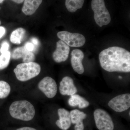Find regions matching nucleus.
<instances>
[{
  "label": "nucleus",
  "mask_w": 130,
  "mask_h": 130,
  "mask_svg": "<svg viewBox=\"0 0 130 130\" xmlns=\"http://www.w3.org/2000/svg\"><path fill=\"white\" fill-rule=\"evenodd\" d=\"M99 60L101 67L107 71L130 72V53L123 48L113 46L103 50Z\"/></svg>",
  "instance_id": "obj_1"
},
{
  "label": "nucleus",
  "mask_w": 130,
  "mask_h": 130,
  "mask_svg": "<svg viewBox=\"0 0 130 130\" xmlns=\"http://www.w3.org/2000/svg\"><path fill=\"white\" fill-rule=\"evenodd\" d=\"M10 115L12 118L24 121H29L35 117L36 111L35 107L26 100L14 101L9 108Z\"/></svg>",
  "instance_id": "obj_2"
},
{
  "label": "nucleus",
  "mask_w": 130,
  "mask_h": 130,
  "mask_svg": "<svg viewBox=\"0 0 130 130\" xmlns=\"http://www.w3.org/2000/svg\"><path fill=\"white\" fill-rule=\"evenodd\" d=\"M41 71L40 65L34 61L19 64L13 70L16 78L22 82L28 81L37 76Z\"/></svg>",
  "instance_id": "obj_3"
},
{
  "label": "nucleus",
  "mask_w": 130,
  "mask_h": 130,
  "mask_svg": "<svg viewBox=\"0 0 130 130\" xmlns=\"http://www.w3.org/2000/svg\"><path fill=\"white\" fill-rule=\"evenodd\" d=\"M91 6L94 13V19L98 25L101 27L110 23L111 16L105 6L104 0H92Z\"/></svg>",
  "instance_id": "obj_4"
},
{
  "label": "nucleus",
  "mask_w": 130,
  "mask_h": 130,
  "mask_svg": "<svg viewBox=\"0 0 130 130\" xmlns=\"http://www.w3.org/2000/svg\"><path fill=\"white\" fill-rule=\"evenodd\" d=\"M96 126L99 130H113V121L109 114L103 109H96L94 113Z\"/></svg>",
  "instance_id": "obj_5"
},
{
  "label": "nucleus",
  "mask_w": 130,
  "mask_h": 130,
  "mask_svg": "<svg viewBox=\"0 0 130 130\" xmlns=\"http://www.w3.org/2000/svg\"><path fill=\"white\" fill-rule=\"evenodd\" d=\"M57 36L68 46L72 47L82 46L86 42L85 37L79 33L61 31L58 32Z\"/></svg>",
  "instance_id": "obj_6"
},
{
  "label": "nucleus",
  "mask_w": 130,
  "mask_h": 130,
  "mask_svg": "<svg viewBox=\"0 0 130 130\" xmlns=\"http://www.w3.org/2000/svg\"><path fill=\"white\" fill-rule=\"evenodd\" d=\"M108 106L116 112L126 111L130 107V94H123L113 98L108 102Z\"/></svg>",
  "instance_id": "obj_7"
},
{
  "label": "nucleus",
  "mask_w": 130,
  "mask_h": 130,
  "mask_svg": "<svg viewBox=\"0 0 130 130\" xmlns=\"http://www.w3.org/2000/svg\"><path fill=\"white\" fill-rule=\"evenodd\" d=\"M38 88L49 98L54 97L58 91L56 81L50 77H44L41 80L38 84Z\"/></svg>",
  "instance_id": "obj_8"
},
{
  "label": "nucleus",
  "mask_w": 130,
  "mask_h": 130,
  "mask_svg": "<svg viewBox=\"0 0 130 130\" xmlns=\"http://www.w3.org/2000/svg\"><path fill=\"white\" fill-rule=\"evenodd\" d=\"M70 52L69 46L61 40L56 42V50L53 53L54 60L57 63L64 62L67 60Z\"/></svg>",
  "instance_id": "obj_9"
},
{
  "label": "nucleus",
  "mask_w": 130,
  "mask_h": 130,
  "mask_svg": "<svg viewBox=\"0 0 130 130\" xmlns=\"http://www.w3.org/2000/svg\"><path fill=\"white\" fill-rule=\"evenodd\" d=\"M71 63L73 70L78 74H83L84 69L83 64L84 55L83 51L79 49H74L71 53Z\"/></svg>",
  "instance_id": "obj_10"
},
{
  "label": "nucleus",
  "mask_w": 130,
  "mask_h": 130,
  "mask_svg": "<svg viewBox=\"0 0 130 130\" xmlns=\"http://www.w3.org/2000/svg\"><path fill=\"white\" fill-rule=\"evenodd\" d=\"M59 91L63 95L71 96L77 93V90L72 78L69 76L63 78L60 83Z\"/></svg>",
  "instance_id": "obj_11"
},
{
  "label": "nucleus",
  "mask_w": 130,
  "mask_h": 130,
  "mask_svg": "<svg viewBox=\"0 0 130 130\" xmlns=\"http://www.w3.org/2000/svg\"><path fill=\"white\" fill-rule=\"evenodd\" d=\"M59 120L56 122V125L63 130H67L71 125V115L70 112L64 108L58 109Z\"/></svg>",
  "instance_id": "obj_12"
},
{
  "label": "nucleus",
  "mask_w": 130,
  "mask_h": 130,
  "mask_svg": "<svg viewBox=\"0 0 130 130\" xmlns=\"http://www.w3.org/2000/svg\"><path fill=\"white\" fill-rule=\"evenodd\" d=\"M14 59L23 58L24 63L32 62L35 60V56L32 52L28 51L25 46L14 49L12 55Z\"/></svg>",
  "instance_id": "obj_13"
},
{
  "label": "nucleus",
  "mask_w": 130,
  "mask_h": 130,
  "mask_svg": "<svg viewBox=\"0 0 130 130\" xmlns=\"http://www.w3.org/2000/svg\"><path fill=\"white\" fill-rule=\"evenodd\" d=\"M71 120L72 124H76L75 130H84V129L83 120L86 118L87 115L83 112L78 109H73L70 112Z\"/></svg>",
  "instance_id": "obj_14"
},
{
  "label": "nucleus",
  "mask_w": 130,
  "mask_h": 130,
  "mask_svg": "<svg viewBox=\"0 0 130 130\" xmlns=\"http://www.w3.org/2000/svg\"><path fill=\"white\" fill-rule=\"evenodd\" d=\"M42 2V0H24L22 12L25 15H32L37 10Z\"/></svg>",
  "instance_id": "obj_15"
},
{
  "label": "nucleus",
  "mask_w": 130,
  "mask_h": 130,
  "mask_svg": "<svg viewBox=\"0 0 130 130\" xmlns=\"http://www.w3.org/2000/svg\"><path fill=\"white\" fill-rule=\"evenodd\" d=\"M68 104L72 107H75L78 106L79 108H84L87 107L89 105V103L84 98L78 94L71 96V97L68 100Z\"/></svg>",
  "instance_id": "obj_16"
},
{
  "label": "nucleus",
  "mask_w": 130,
  "mask_h": 130,
  "mask_svg": "<svg viewBox=\"0 0 130 130\" xmlns=\"http://www.w3.org/2000/svg\"><path fill=\"white\" fill-rule=\"evenodd\" d=\"M25 33L26 31L24 28H18L12 32L10 36V41L14 44H20L23 40Z\"/></svg>",
  "instance_id": "obj_17"
},
{
  "label": "nucleus",
  "mask_w": 130,
  "mask_h": 130,
  "mask_svg": "<svg viewBox=\"0 0 130 130\" xmlns=\"http://www.w3.org/2000/svg\"><path fill=\"white\" fill-rule=\"evenodd\" d=\"M85 0H66L65 5L67 10L71 12L76 11L83 7Z\"/></svg>",
  "instance_id": "obj_18"
},
{
  "label": "nucleus",
  "mask_w": 130,
  "mask_h": 130,
  "mask_svg": "<svg viewBox=\"0 0 130 130\" xmlns=\"http://www.w3.org/2000/svg\"><path fill=\"white\" fill-rule=\"evenodd\" d=\"M11 87L7 82L0 81V99H4L9 95Z\"/></svg>",
  "instance_id": "obj_19"
},
{
  "label": "nucleus",
  "mask_w": 130,
  "mask_h": 130,
  "mask_svg": "<svg viewBox=\"0 0 130 130\" xmlns=\"http://www.w3.org/2000/svg\"><path fill=\"white\" fill-rule=\"evenodd\" d=\"M11 58V53L9 51L1 54L0 56V70H3L9 65Z\"/></svg>",
  "instance_id": "obj_20"
},
{
  "label": "nucleus",
  "mask_w": 130,
  "mask_h": 130,
  "mask_svg": "<svg viewBox=\"0 0 130 130\" xmlns=\"http://www.w3.org/2000/svg\"><path fill=\"white\" fill-rule=\"evenodd\" d=\"M9 48V44L6 41H5L2 43L1 47L0 49V52L1 53H5L8 51Z\"/></svg>",
  "instance_id": "obj_21"
},
{
  "label": "nucleus",
  "mask_w": 130,
  "mask_h": 130,
  "mask_svg": "<svg viewBox=\"0 0 130 130\" xmlns=\"http://www.w3.org/2000/svg\"><path fill=\"white\" fill-rule=\"evenodd\" d=\"M25 47L28 51L30 52H32L35 50V45L32 43L29 42L26 43L25 45Z\"/></svg>",
  "instance_id": "obj_22"
},
{
  "label": "nucleus",
  "mask_w": 130,
  "mask_h": 130,
  "mask_svg": "<svg viewBox=\"0 0 130 130\" xmlns=\"http://www.w3.org/2000/svg\"><path fill=\"white\" fill-rule=\"evenodd\" d=\"M6 29L4 27L0 26V38H2L6 33Z\"/></svg>",
  "instance_id": "obj_23"
},
{
  "label": "nucleus",
  "mask_w": 130,
  "mask_h": 130,
  "mask_svg": "<svg viewBox=\"0 0 130 130\" xmlns=\"http://www.w3.org/2000/svg\"><path fill=\"white\" fill-rule=\"evenodd\" d=\"M16 130H37L35 128L29 127H24L19 128Z\"/></svg>",
  "instance_id": "obj_24"
},
{
  "label": "nucleus",
  "mask_w": 130,
  "mask_h": 130,
  "mask_svg": "<svg viewBox=\"0 0 130 130\" xmlns=\"http://www.w3.org/2000/svg\"><path fill=\"white\" fill-rule=\"evenodd\" d=\"M32 43H33L34 45H36V46H38L39 44V41L38 40V39L35 38H33L32 39Z\"/></svg>",
  "instance_id": "obj_25"
},
{
  "label": "nucleus",
  "mask_w": 130,
  "mask_h": 130,
  "mask_svg": "<svg viewBox=\"0 0 130 130\" xmlns=\"http://www.w3.org/2000/svg\"><path fill=\"white\" fill-rule=\"evenodd\" d=\"M12 1L18 4H20L23 2L24 0H12Z\"/></svg>",
  "instance_id": "obj_26"
},
{
  "label": "nucleus",
  "mask_w": 130,
  "mask_h": 130,
  "mask_svg": "<svg viewBox=\"0 0 130 130\" xmlns=\"http://www.w3.org/2000/svg\"><path fill=\"white\" fill-rule=\"evenodd\" d=\"M4 0H0V3H2L3 1H4Z\"/></svg>",
  "instance_id": "obj_27"
},
{
  "label": "nucleus",
  "mask_w": 130,
  "mask_h": 130,
  "mask_svg": "<svg viewBox=\"0 0 130 130\" xmlns=\"http://www.w3.org/2000/svg\"><path fill=\"white\" fill-rule=\"evenodd\" d=\"M119 78H120V79H121V78H122V77L121 76H119Z\"/></svg>",
  "instance_id": "obj_28"
},
{
  "label": "nucleus",
  "mask_w": 130,
  "mask_h": 130,
  "mask_svg": "<svg viewBox=\"0 0 130 130\" xmlns=\"http://www.w3.org/2000/svg\"><path fill=\"white\" fill-rule=\"evenodd\" d=\"M1 20H0V25H1Z\"/></svg>",
  "instance_id": "obj_29"
}]
</instances>
